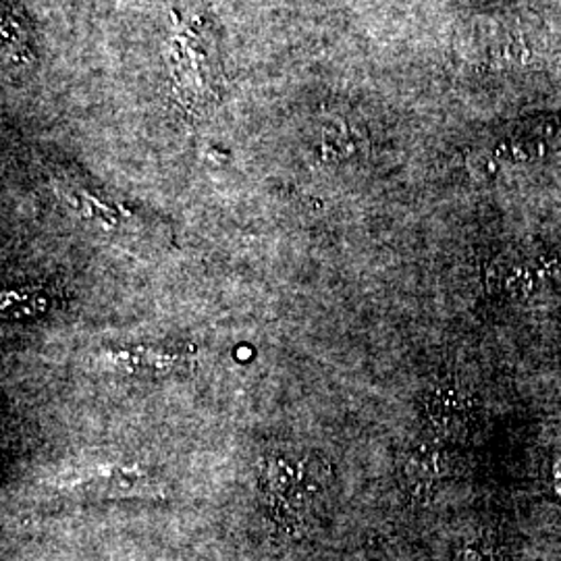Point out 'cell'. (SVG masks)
Listing matches in <instances>:
<instances>
[{"label":"cell","mask_w":561,"mask_h":561,"mask_svg":"<svg viewBox=\"0 0 561 561\" xmlns=\"http://www.w3.org/2000/svg\"><path fill=\"white\" fill-rule=\"evenodd\" d=\"M329 477V463L314 451L275 449L262 456V507L277 537L296 541L312 530L327 500Z\"/></svg>","instance_id":"1"},{"label":"cell","mask_w":561,"mask_h":561,"mask_svg":"<svg viewBox=\"0 0 561 561\" xmlns=\"http://www.w3.org/2000/svg\"><path fill=\"white\" fill-rule=\"evenodd\" d=\"M169 69L180 102L187 108H204L221 88V57L206 21L196 18L178 27L169 46Z\"/></svg>","instance_id":"2"},{"label":"cell","mask_w":561,"mask_h":561,"mask_svg":"<svg viewBox=\"0 0 561 561\" xmlns=\"http://www.w3.org/2000/svg\"><path fill=\"white\" fill-rule=\"evenodd\" d=\"M468 400L460 391L454 387H442L426 403V416L433 428L451 433L460 431L463 422L468 421Z\"/></svg>","instance_id":"3"},{"label":"cell","mask_w":561,"mask_h":561,"mask_svg":"<svg viewBox=\"0 0 561 561\" xmlns=\"http://www.w3.org/2000/svg\"><path fill=\"white\" fill-rule=\"evenodd\" d=\"M456 561H497L495 542L489 541V539L470 542L461 549Z\"/></svg>","instance_id":"4"},{"label":"cell","mask_w":561,"mask_h":561,"mask_svg":"<svg viewBox=\"0 0 561 561\" xmlns=\"http://www.w3.org/2000/svg\"><path fill=\"white\" fill-rule=\"evenodd\" d=\"M553 489H556V495L561 502V460L558 461V466L553 470Z\"/></svg>","instance_id":"5"}]
</instances>
